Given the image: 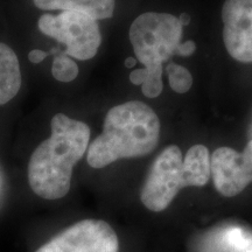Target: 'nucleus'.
Returning a JSON list of instances; mask_svg holds the SVG:
<instances>
[{
  "mask_svg": "<svg viewBox=\"0 0 252 252\" xmlns=\"http://www.w3.org/2000/svg\"><path fill=\"white\" fill-rule=\"evenodd\" d=\"M52 134L32 154L28 182L45 200H59L70 190L74 166L89 147L90 127L86 123L58 113L50 122Z\"/></svg>",
  "mask_w": 252,
  "mask_h": 252,
  "instance_id": "obj_1",
  "label": "nucleus"
},
{
  "mask_svg": "<svg viewBox=\"0 0 252 252\" xmlns=\"http://www.w3.org/2000/svg\"><path fill=\"white\" fill-rule=\"evenodd\" d=\"M160 122L151 106L131 100L113 106L104 119L103 132L88 147L93 168H103L121 159L145 157L159 143Z\"/></svg>",
  "mask_w": 252,
  "mask_h": 252,
  "instance_id": "obj_2",
  "label": "nucleus"
},
{
  "mask_svg": "<svg viewBox=\"0 0 252 252\" xmlns=\"http://www.w3.org/2000/svg\"><path fill=\"white\" fill-rule=\"evenodd\" d=\"M210 178V154L203 145H194L182 158L176 145L166 147L151 166L140 191L147 209L161 213L171 206L182 188L203 187Z\"/></svg>",
  "mask_w": 252,
  "mask_h": 252,
  "instance_id": "obj_3",
  "label": "nucleus"
},
{
  "mask_svg": "<svg viewBox=\"0 0 252 252\" xmlns=\"http://www.w3.org/2000/svg\"><path fill=\"white\" fill-rule=\"evenodd\" d=\"M182 25L173 14L147 12L140 14L130 27V41L135 59L146 70L141 91L156 98L162 91V63L176 54L181 43Z\"/></svg>",
  "mask_w": 252,
  "mask_h": 252,
  "instance_id": "obj_4",
  "label": "nucleus"
},
{
  "mask_svg": "<svg viewBox=\"0 0 252 252\" xmlns=\"http://www.w3.org/2000/svg\"><path fill=\"white\" fill-rule=\"evenodd\" d=\"M37 27L45 35L65 45V54L82 61L93 59L102 43L97 20L80 12L43 14L37 21Z\"/></svg>",
  "mask_w": 252,
  "mask_h": 252,
  "instance_id": "obj_5",
  "label": "nucleus"
},
{
  "mask_svg": "<svg viewBox=\"0 0 252 252\" xmlns=\"http://www.w3.org/2000/svg\"><path fill=\"white\" fill-rule=\"evenodd\" d=\"M35 252H119V239L102 220H83L60 232Z\"/></svg>",
  "mask_w": 252,
  "mask_h": 252,
  "instance_id": "obj_6",
  "label": "nucleus"
},
{
  "mask_svg": "<svg viewBox=\"0 0 252 252\" xmlns=\"http://www.w3.org/2000/svg\"><path fill=\"white\" fill-rule=\"evenodd\" d=\"M223 40L232 59L252 63V0H225Z\"/></svg>",
  "mask_w": 252,
  "mask_h": 252,
  "instance_id": "obj_7",
  "label": "nucleus"
},
{
  "mask_svg": "<svg viewBox=\"0 0 252 252\" xmlns=\"http://www.w3.org/2000/svg\"><path fill=\"white\" fill-rule=\"evenodd\" d=\"M210 175L220 195L234 197L250 185L241 165V153L231 147H220L210 157Z\"/></svg>",
  "mask_w": 252,
  "mask_h": 252,
  "instance_id": "obj_8",
  "label": "nucleus"
},
{
  "mask_svg": "<svg viewBox=\"0 0 252 252\" xmlns=\"http://www.w3.org/2000/svg\"><path fill=\"white\" fill-rule=\"evenodd\" d=\"M34 5L43 11L80 12L90 15L94 20L109 19L113 15L116 0H33Z\"/></svg>",
  "mask_w": 252,
  "mask_h": 252,
  "instance_id": "obj_9",
  "label": "nucleus"
},
{
  "mask_svg": "<svg viewBox=\"0 0 252 252\" xmlns=\"http://www.w3.org/2000/svg\"><path fill=\"white\" fill-rule=\"evenodd\" d=\"M21 88V71L14 50L0 42V105L13 99Z\"/></svg>",
  "mask_w": 252,
  "mask_h": 252,
  "instance_id": "obj_10",
  "label": "nucleus"
},
{
  "mask_svg": "<svg viewBox=\"0 0 252 252\" xmlns=\"http://www.w3.org/2000/svg\"><path fill=\"white\" fill-rule=\"evenodd\" d=\"M166 74L168 77L169 87L175 93L185 94L190 90L193 86V76L187 68L176 63H169L166 65Z\"/></svg>",
  "mask_w": 252,
  "mask_h": 252,
  "instance_id": "obj_11",
  "label": "nucleus"
},
{
  "mask_svg": "<svg viewBox=\"0 0 252 252\" xmlns=\"http://www.w3.org/2000/svg\"><path fill=\"white\" fill-rule=\"evenodd\" d=\"M52 74L60 82H71L77 77L78 65L67 54H60L55 56L53 62Z\"/></svg>",
  "mask_w": 252,
  "mask_h": 252,
  "instance_id": "obj_12",
  "label": "nucleus"
},
{
  "mask_svg": "<svg viewBox=\"0 0 252 252\" xmlns=\"http://www.w3.org/2000/svg\"><path fill=\"white\" fill-rule=\"evenodd\" d=\"M241 165L243 169L244 175L247 179L252 182V140L248 143L243 152L241 153Z\"/></svg>",
  "mask_w": 252,
  "mask_h": 252,
  "instance_id": "obj_13",
  "label": "nucleus"
},
{
  "mask_svg": "<svg viewBox=\"0 0 252 252\" xmlns=\"http://www.w3.org/2000/svg\"><path fill=\"white\" fill-rule=\"evenodd\" d=\"M195 49H196V45H195L194 41H187L185 43H180V46L178 47V50H176V55L180 56H190L194 54Z\"/></svg>",
  "mask_w": 252,
  "mask_h": 252,
  "instance_id": "obj_14",
  "label": "nucleus"
},
{
  "mask_svg": "<svg viewBox=\"0 0 252 252\" xmlns=\"http://www.w3.org/2000/svg\"><path fill=\"white\" fill-rule=\"evenodd\" d=\"M147 74L145 69H137V70L132 71L130 74V81L135 86H141L145 81H146Z\"/></svg>",
  "mask_w": 252,
  "mask_h": 252,
  "instance_id": "obj_15",
  "label": "nucleus"
},
{
  "mask_svg": "<svg viewBox=\"0 0 252 252\" xmlns=\"http://www.w3.org/2000/svg\"><path fill=\"white\" fill-rule=\"evenodd\" d=\"M47 56H48V53L40 49H33L31 50V53L28 54V60H30L32 63H40L42 62Z\"/></svg>",
  "mask_w": 252,
  "mask_h": 252,
  "instance_id": "obj_16",
  "label": "nucleus"
},
{
  "mask_svg": "<svg viewBox=\"0 0 252 252\" xmlns=\"http://www.w3.org/2000/svg\"><path fill=\"white\" fill-rule=\"evenodd\" d=\"M178 19L179 21H180V24L182 25V27L187 26V25H189V23H190V17H189V14L187 13H182Z\"/></svg>",
  "mask_w": 252,
  "mask_h": 252,
  "instance_id": "obj_17",
  "label": "nucleus"
},
{
  "mask_svg": "<svg viewBox=\"0 0 252 252\" xmlns=\"http://www.w3.org/2000/svg\"><path fill=\"white\" fill-rule=\"evenodd\" d=\"M137 59L135 58H127L125 60V62H124V64H125V67L126 68H128V69H132L134 67L135 64H137Z\"/></svg>",
  "mask_w": 252,
  "mask_h": 252,
  "instance_id": "obj_18",
  "label": "nucleus"
}]
</instances>
